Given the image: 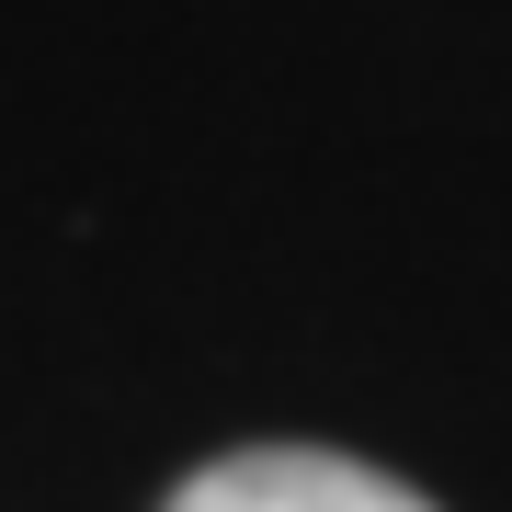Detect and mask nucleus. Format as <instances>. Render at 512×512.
Segmentation results:
<instances>
[{"label":"nucleus","mask_w":512,"mask_h":512,"mask_svg":"<svg viewBox=\"0 0 512 512\" xmlns=\"http://www.w3.org/2000/svg\"><path fill=\"white\" fill-rule=\"evenodd\" d=\"M171 512H433L410 478H387L365 456H319V444H251V456L194 467Z\"/></svg>","instance_id":"f257e3e1"}]
</instances>
